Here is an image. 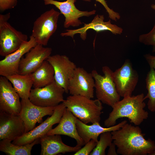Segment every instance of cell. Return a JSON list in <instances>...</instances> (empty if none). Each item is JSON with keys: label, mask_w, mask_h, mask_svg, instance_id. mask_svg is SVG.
Here are the masks:
<instances>
[{"label": "cell", "mask_w": 155, "mask_h": 155, "mask_svg": "<svg viewBox=\"0 0 155 155\" xmlns=\"http://www.w3.org/2000/svg\"><path fill=\"white\" fill-rule=\"evenodd\" d=\"M118 154L122 155H147L155 149V142L146 140L141 128L127 123L120 129L111 132Z\"/></svg>", "instance_id": "obj_1"}, {"label": "cell", "mask_w": 155, "mask_h": 155, "mask_svg": "<svg viewBox=\"0 0 155 155\" xmlns=\"http://www.w3.org/2000/svg\"><path fill=\"white\" fill-rule=\"evenodd\" d=\"M143 93L123 98L112 107L113 110L104 121V125L110 127L116 124L117 121L122 118H127L130 122L138 126L148 117V113L144 108L146 106Z\"/></svg>", "instance_id": "obj_2"}, {"label": "cell", "mask_w": 155, "mask_h": 155, "mask_svg": "<svg viewBox=\"0 0 155 155\" xmlns=\"http://www.w3.org/2000/svg\"><path fill=\"white\" fill-rule=\"evenodd\" d=\"M63 102L68 110L84 123H100L103 107L102 102L98 99L71 95Z\"/></svg>", "instance_id": "obj_3"}, {"label": "cell", "mask_w": 155, "mask_h": 155, "mask_svg": "<svg viewBox=\"0 0 155 155\" xmlns=\"http://www.w3.org/2000/svg\"><path fill=\"white\" fill-rule=\"evenodd\" d=\"M102 71L103 76L95 70L91 72L94 80L96 97L102 103L112 107L120 100L121 96L117 92L113 80V71L106 66L102 67Z\"/></svg>", "instance_id": "obj_4"}, {"label": "cell", "mask_w": 155, "mask_h": 155, "mask_svg": "<svg viewBox=\"0 0 155 155\" xmlns=\"http://www.w3.org/2000/svg\"><path fill=\"white\" fill-rule=\"evenodd\" d=\"M10 17V13L0 15V55L4 57L28 41L27 35L17 30L8 22Z\"/></svg>", "instance_id": "obj_5"}, {"label": "cell", "mask_w": 155, "mask_h": 155, "mask_svg": "<svg viewBox=\"0 0 155 155\" xmlns=\"http://www.w3.org/2000/svg\"><path fill=\"white\" fill-rule=\"evenodd\" d=\"M61 14L53 8L42 13L34 22L31 35L37 44L47 45L51 36L56 31Z\"/></svg>", "instance_id": "obj_6"}, {"label": "cell", "mask_w": 155, "mask_h": 155, "mask_svg": "<svg viewBox=\"0 0 155 155\" xmlns=\"http://www.w3.org/2000/svg\"><path fill=\"white\" fill-rule=\"evenodd\" d=\"M64 92L65 90L55 81L44 87L31 89L29 99L37 106L55 107L64 101Z\"/></svg>", "instance_id": "obj_7"}, {"label": "cell", "mask_w": 155, "mask_h": 155, "mask_svg": "<svg viewBox=\"0 0 155 155\" xmlns=\"http://www.w3.org/2000/svg\"><path fill=\"white\" fill-rule=\"evenodd\" d=\"M113 78L118 93L121 97L132 96L137 83L139 75L129 59L113 73Z\"/></svg>", "instance_id": "obj_8"}, {"label": "cell", "mask_w": 155, "mask_h": 155, "mask_svg": "<svg viewBox=\"0 0 155 155\" xmlns=\"http://www.w3.org/2000/svg\"><path fill=\"white\" fill-rule=\"evenodd\" d=\"M66 108L63 102L60 103L55 107L50 117L39 125L13 141L12 143L18 145L30 144L46 135L54 125L59 123Z\"/></svg>", "instance_id": "obj_9"}, {"label": "cell", "mask_w": 155, "mask_h": 155, "mask_svg": "<svg viewBox=\"0 0 155 155\" xmlns=\"http://www.w3.org/2000/svg\"><path fill=\"white\" fill-rule=\"evenodd\" d=\"M46 60L53 67L55 82L68 93L69 80L77 67L76 65L65 55H50Z\"/></svg>", "instance_id": "obj_10"}, {"label": "cell", "mask_w": 155, "mask_h": 155, "mask_svg": "<svg viewBox=\"0 0 155 155\" xmlns=\"http://www.w3.org/2000/svg\"><path fill=\"white\" fill-rule=\"evenodd\" d=\"M94 80L92 74L83 68L77 67L69 80L68 89L71 95L84 96L90 98L94 97Z\"/></svg>", "instance_id": "obj_11"}, {"label": "cell", "mask_w": 155, "mask_h": 155, "mask_svg": "<svg viewBox=\"0 0 155 155\" xmlns=\"http://www.w3.org/2000/svg\"><path fill=\"white\" fill-rule=\"evenodd\" d=\"M45 5H54L65 17L64 27H77L82 24L79 18L83 16L89 17L96 13V10L81 11L77 9L75 5L76 0H67L59 1L55 0H42Z\"/></svg>", "instance_id": "obj_12"}, {"label": "cell", "mask_w": 155, "mask_h": 155, "mask_svg": "<svg viewBox=\"0 0 155 155\" xmlns=\"http://www.w3.org/2000/svg\"><path fill=\"white\" fill-rule=\"evenodd\" d=\"M21 102L22 108L19 115L24 123L25 133L34 129L37 123H42L43 117L51 115L56 106H37L32 103L29 99H21Z\"/></svg>", "instance_id": "obj_13"}, {"label": "cell", "mask_w": 155, "mask_h": 155, "mask_svg": "<svg viewBox=\"0 0 155 155\" xmlns=\"http://www.w3.org/2000/svg\"><path fill=\"white\" fill-rule=\"evenodd\" d=\"M19 94L5 77H0V111L19 115L22 104Z\"/></svg>", "instance_id": "obj_14"}, {"label": "cell", "mask_w": 155, "mask_h": 155, "mask_svg": "<svg viewBox=\"0 0 155 155\" xmlns=\"http://www.w3.org/2000/svg\"><path fill=\"white\" fill-rule=\"evenodd\" d=\"M52 49L37 44L21 59L18 69V74L25 75L34 71L51 55Z\"/></svg>", "instance_id": "obj_15"}, {"label": "cell", "mask_w": 155, "mask_h": 155, "mask_svg": "<svg viewBox=\"0 0 155 155\" xmlns=\"http://www.w3.org/2000/svg\"><path fill=\"white\" fill-rule=\"evenodd\" d=\"M103 15H97L92 21L88 24H84L82 27L75 29H67L65 32L60 34L62 36H70L73 39L76 34H80L81 38L85 40L87 37V32L90 29H92L97 32L109 31L115 34H120L123 31V29L117 26L112 24L111 20L104 22Z\"/></svg>", "instance_id": "obj_16"}, {"label": "cell", "mask_w": 155, "mask_h": 155, "mask_svg": "<svg viewBox=\"0 0 155 155\" xmlns=\"http://www.w3.org/2000/svg\"><path fill=\"white\" fill-rule=\"evenodd\" d=\"M37 44L31 35L29 40L24 42L14 52L6 56L0 61V75L7 77L18 73L20 63L24 55Z\"/></svg>", "instance_id": "obj_17"}, {"label": "cell", "mask_w": 155, "mask_h": 155, "mask_svg": "<svg viewBox=\"0 0 155 155\" xmlns=\"http://www.w3.org/2000/svg\"><path fill=\"white\" fill-rule=\"evenodd\" d=\"M24 123L19 115L0 111V140L13 141L25 133Z\"/></svg>", "instance_id": "obj_18"}, {"label": "cell", "mask_w": 155, "mask_h": 155, "mask_svg": "<svg viewBox=\"0 0 155 155\" xmlns=\"http://www.w3.org/2000/svg\"><path fill=\"white\" fill-rule=\"evenodd\" d=\"M41 147V155H56L60 153L76 152L81 148L76 145L72 147L65 144L60 135H46L40 138Z\"/></svg>", "instance_id": "obj_19"}, {"label": "cell", "mask_w": 155, "mask_h": 155, "mask_svg": "<svg viewBox=\"0 0 155 155\" xmlns=\"http://www.w3.org/2000/svg\"><path fill=\"white\" fill-rule=\"evenodd\" d=\"M76 118L66 108L58 125L49 131L46 135H66L74 139L76 142L77 145L82 146L85 144L77 131L76 122Z\"/></svg>", "instance_id": "obj_20"}, {"label": "cell", "mask_w": 155, "mask_h": 155, "mask_svg": "<svg viewBox=\"0 0 155 155\" xmlns=\"http://www.w3.org/2000/svg\"><path fill=\"white\" fill-rule=\"evenodd\" d=\"M76 122L78 131L85 144L91 140L97 142L98 136L102 133L118 130L127 123V121L124 120L113 126L104 127L101 126L99 123L87 125L77 118Z\"/></svg>", "instance_id": "obj_21"}, {"label": "cell", "mask_w": 155, "mask_h": 155, "mask_svg": "<svg viewBox=\"0 0 155 155\" xmlns=\"http://www.w3.org/2000/svg\"><path fill=\"white\" fill-rule=\"evenodd\" d=\"M54 71L52 66L46 60L31 73L34 88H42L55 81Z\"/></svg>", "instance_id": "obj_22"}, {"label": "cell", "mask_w": 155, "mask_h": 155, "mask_svg": "<svg viewBox=\"0 0 155 155\" xmlns=\"http://www.w3.org/2000/svg\"><path fill=\"white\" fill-rule=\"evenodd\" d=\"M12 84L21 99H29L33 81L31 73L14 74L6 77Z\"/></svg>", "instance_id": "obj_23"}, {"label": "cell", "mask_w": 155, "mask_h": 155, "mask_svg": "<svg viewBox=\"0 0 155 155\" xmlns=\"http://www.w3.org/2000/svg\"><path fill=\"white\" fill-rule=\"evenodd\" d=\"M7 140H2L0 142V151L8 155H30L33 147L40 143V139L32 143L23 145H16Z\"/></svg>", "instance_id": "obj_24"}, {"label": "cell", "mask_w": 155, "mask_h": 155, "mask_svg": "<svg viewBox=\"0 0 155 155\" xmlns=\"http://www.w3.org/2000/svg\"><path fill=\"white\" fill-rule=\"evenodd\" d=\"M146 88L148 91L144 96L145 100L148 99L147 106L148 109L151 112H155V70L150 68L146 79Z\"/></svg>", "instance_id": "obj_25"}, {"label": "cell", "mask_w": 155, "mask_h": 155, "mask_svg": "<svg viewBox=\"0 0 155 155\" xmlns=\"http://www.w3.org/2000/svg\"><path fill=\"white\" fill-rule=\"evenodd\" d=\"M113 141L111 132L108 131L102 133L100 135L99 140L97 142L96 146L90 155H105V150Z\"/></svg>", "instance_id": "obj_26"}, {"label": "cell", "mask_w": 155, "mask_h": 155, "mask_svg": "<svg viewBox=\"0 0 155 155\" xmlns=\"http://www.w3.org/2000/svg\"><path fill=\"white\" fill-rule=\"evenodd\" d=\"M139 40L145 45L152 46V52L155 53V22L152 29L148 33L140 35Z\"/></svg>", "instance_id": "obj_27"}, {"label": "cell", "mask_w": 155, "mask_h": 155, "mask_svg": "<svg viewBox=\"0 0 155 155\" xmlns=\"http://www.w3.org/2000/svg\"><path fill=\"white\" fill-rule=\"evenodd\" d=\"M97 142L93 140H91L86 144L84 147L81 148L75 152L74 155H88L95 148L97 144Z\"/></svg>", "instance_id": "obj_28"}, {"label": "cell", "mask_w": 155, "mask_h": 155, "mask_svg": "<svg viewBox=\"0 0 155 155\" xmlns=\"http://www.w3.org/2000/svg\"><path fill=\"white\" fill-rule=\"evenodd\" d=\"M85 1L90 2L91 0H82ZM101 3L104 7L108 13L109 17L111 20L116 21L120 19L121 18L119 14L115 11L113 9L110 8L105 0H95Z\"/></svg>", "instance_id": "obj_29"}, {"label": "cell", "mask_w": 155, "mask_h": 155, "mask_svg": "<svg viewBox=\"0 0 155 155\" xmlns=\"http://www.w3.org/2000/svg\"><path fill=\"white\" fill-rule=\"evenodd\" d=\"M18 0H0V10L3 11L14 8L16 5Z\"/></svg>", "instance_id": "obj_30"}, {"label": "cell", "mask_w": 155, "mask_h": 155, "mask_svg": "<svg viewBox=\"0 0 155 155\" xmlns=\"http://www.w3.org/2000/svg\"><path fill=\"white\" fill-rule=\"evenodd\" d=\"M144 57L149 65L150 68H152L155 70V56L147 54L144 55Z\"/></svg>", "instance_id": "obj_31"}, {"label": "cell", "mask_w": 155, "mask_h": 155, "mask_svg": "<svg viewBox=\"0 0 155 155\" xmlns=\"http://www.w3.org/2000/svg\"><path fill=\"white\" fill-rule=\"evenodd\" d=\"M107 153L108 155H117L118 154L116 150V146L113 142L109 147Z\"/></svg>", "instance_id": "obj_32"}, {"label": "cell", "mask_w": 155, "mask_h": 155, "mask_svg": "<svg viewBox=\"0 0 155 155\" xmlns=\"http://www.w3.org/2000/svg\"><path fill=\"white\" fill-rule=\"evenodd\" d=\"M151 7L152 9L155 10V4H152L151 5Z\"/></svg>", "instance_id": "obj_33"}, {"label": "cell", "mask_w": 155, "mask_h": 155, "mask_svg": "<svg viewBox=\"0 0 155 155\" xmlns=\"http://www.w3.org/2000/svg\"><path fill=\"white\" fill-rule=\"evenodd\" d=\"M149 155H155V149L149 154Z\"/></svg>", "instance_id": "obj_34"}]
</instances>
